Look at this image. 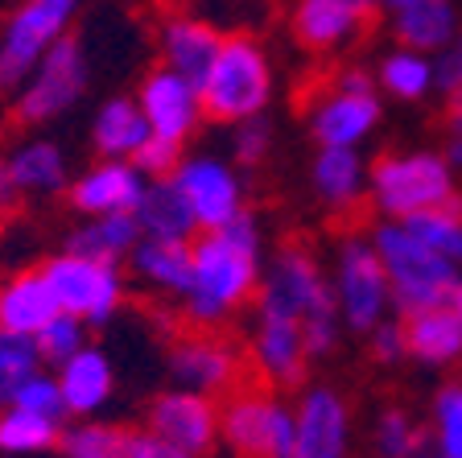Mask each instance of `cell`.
<instances>
[{
    "label": "cell",
    "mask_w": 462,
    "mask_h": 458,
    "mask_svg": "<svg viewBox=\"0 0 462 458\" xmlns=\"http://www.w3.org/2000/svg\"><path fill=\"white\" fill-rule=\"evenodd\" d=\"M388 273L380 265L375 244L364 239H346L338 252V314L346 318V326L359 334H367L388 305Z\"/></svg>",
    "instance_id": "cell-10"
},
{
    "label": "cell",
    "mask_w": 462,
    "mask_h": 458,
    "mask_svg": "<svg viewBox=\"0 0 462 458\" xmlns=\"http://www.w3.org/2000/svg\"><path fill=\"white\" fill-rule=\"evenodd\" d=\"M202 116L215 125H240L248 116H260L273 96V67L269 54L244 33L219 42L211 70L199 87Z\"/></svg>",
    "instance_id": "cell-2"
},
{
    "label": "cell",
    "mask_w": 462,
    "mask_h": 458,
    "mask_svg": "<svg viewBox=\"0 0 462 458\" xmlns=\"http://www.w3.org/2000/svg\"><path fill=\"white\" fill-rule=\"evenodd\" d=\"M170 178H173V186L182 191V199L190 202L199 231L223 228V223H231L244 210L240 178H236L231 165H223L219 157H182Z\"/></svg>",
    "instance_id": "cell-13"
},
{
    "label": "cell",
    "mask_w": 462,
    "mask_h": 458,
    "mask_svg": "<svg viewBox=\"0 0 462 458\" xmlns=\"http://www.w3.org/2000/svg\"><path fill=\"white\" fill-rule=\"evenodd\" d=\"M401 223L417 239H425L433 252H442L450 265L462 268V199L458 194H450L446 202H438L430 210H417V215H409Z\"/></svg>",
    "instance_id": "cell-30"
},
{
    "label": "cell",
    "mask_w": 462,
    "mask_h": 458,
    "mask_svg": "<svg viewBox=\"0 0 462 458\" xmlns=\"http://www.w3.org/2000/svg\"><path fill=\"white\" fill-rule=\"evenodd\" d=\"M46 368L38 355V343L29 334H17V331H5L0 326V405H9V397L17 392L21 380Z\"/></svg>",
    "instance_id": "cell-32"
},
{
    "label": "cell",
    "mask_w": 462,
    "mask_h": 458,
    "mask_svg": "<svg viewBox=\"0 0 462 458\" xmlns=\"http://www.w3.org/2000/svg\"><path fill=\"white\" fill-rule=\"evenodd\" d=\"M125 458H199V454H186L182 446H173V442L157 438L149 430H128Z\"/></svg>",
    "instance_id": "cell-40"
},
{
    "label": "cell",
    "mask_w": 462,
    "mask_h": 458,
    "mask_svg": "<svg viewBox=\"0 0 462 458\" xmlns=\"http://www.w3.org/2000/svg\"><path fill=\"white\" fill-rule=\"evenodd\" d=\"M269 145H273V133H269V120H260V116H248L236 125V162L240 165H260L269 157Z\"/></svg>",
    "instance_id": "cell-39"
},
{
    "label": "cell",
    "mask_w": 462,
    "mask_h": 458,
    "mask_svg": "<svg viewBox=\"0 0 462 458\" xmlns=\"http://www.w3.org/2000/svg\"><path fill=\"white\" fill-rule=\"evenodd\" d=\"M375 252L388 273V294L401 305V314L409 310H425V305H446L458 289V265L433 252L425 239H417L404 223H384L375 231Z\"/></svg>",
    "instance_id": "cell-3"
},
{
    "label": "cell",
    "mask_w": 462,
    "mask_h": 458,
    "mask_svg": "<svg viewBox=\"0 0 462 458\" xmlns=\"http://www.w3.org/2000/svg\"><path fill=\"white\" fill-rule=\"evenodd\" d=\"M83 0H17V9L0 25V91H13L38 58L70 33Z\"/></svg>",
    "instance_id": "cell-6"
},
{
    "label": "cell",
    "mask_w": 462,
    "mask_h": 458,
    "mask_svg": "<svg viewBox=\"0 0 462 458\" xmlns=\"http://www.w3.org/2000/svg\"><path fill=\"white\" fill-rule=\"evenodd\" d=\"M359 182H364V165H359L356 149L351 145H322L314 162V186L318 194L330 202V207H343L359 194Z\"/></svg>",
    "instance_id": "cell-31"
},
{
    "label": "cell",
    "mask_w": 462,
    "mask_h": 458,
    "mask_svg": "<svg viewBox=\"0 0 462 458\" xmlns=\"http://www.w3.org/2000/svg\"><path fill=\"white\" fill-rule=\"evenodd\" d=\"M144 136H149V125H144L136 99H128V96L104 99L96 120H91V149L99 157H125V162H133V153L141 149Z\"/></svg>",
    "instance_id": "cell-26"
},
{
    "label": "cell",
    "mask_w": 462,
    "mask_h": 458,
    "mask_svg": "<svg viewBox=\"0 0 462 458\" xmlns=\"http://www.w3.org/2000/svg\"><path fill=\"white\" fill-rule=\"evenodd\" d=\"M375 454L380 458H425L430 454V434L409 413L388 409L380 417V425H375Z\"/></svg>",
    "instance_id": "cell-34"
},
{
    "label": "cell",
    "mask_w": 462,
    "mask_h": 458,
    "mask_svg": "<svg viewBox=\"0 0 462 458\" xmlns=\"http://www.w3.org/2000/svg\"><path fill=\"white\" fill-rule=\"evenodd\" d=\"M372 351H375V360H384V363H393V360H401V355H409L404 351V331H401V322H380L372 326Z\"/></svg>",
    "instance_id": "cell-41"
},
{
    "label": "cell",
    "mask_w": 462,
    "mask_h": 458,
    "mask_svg": "<svg viewBox=\"0 0 462 458\" xmlns=\"http://www.w3.org/2000/svg\"><path fill=\"white\" fill-rule=\"evenodd\" d=\"M454 5L450 0H417L409 9L396 13V38L404 50H446L454 38Z\"/></svg>",
    "instance_id": "cell-28"
},
{
    "label": "cell",
    "mask_w": 462,
    "mask_h": 458,
    "mask_svg": "<svg viewBox=\"0 0 462 458\" xmlns=\"http://www.w3.org/2000/svg\"><path fill=\"white\" fill-rule=\"evenodd\" d=\"M298 417V434H293V458H346V434H351V417L338 392L314 388L306 392Z\"/></svg>",
    "instance_id": "cell-18"
},
{
    "label": "cell",
    "mask_w": 462,
    "mask_h": 458,
    "mask_svg": "<svg viewBox=\"0 0 462 458\" xmlns=\"http://www.w3.org/2000/svg\"><path fill=\"white\" fill-rule=\"evenodd\" d=\"M372 194L388 215L409 220L450 199L454 170L442 153H384L372 165Z\"/></svg>",
    "instance_id": "cell-7"
},
{
    "label": "cell",
    "mask_w": 462,
    "mask_h": 458,
    "mask_svg": "<svg viewBox=\"0 0 462 458\" xmlns=\"http://www.w3.org/2000/svg\"><path fill=\"white\" fill-rule=\"evenodd\" d=\"M136 223H141V236L153 239H194V231H199L190 202L173 186V178L144 182V194L136 202Z\"/></svg>",
    "instance_id": "cell-25"
},
{
    "label": "cell",
    "mask_w": 462,
    "mask_h": 458,
    "mask_svg": "<svg viewBox=\"0 0 462 458\" xmlns=\"http://www.w3.org/2000/svg\"><path fill=\"white\" fill-rule=\"evenodd\" d=\"M54 380H58L62 401H67V413L79 421V417H96V413L107 409V401H112V392H116V368L107 360V351L87 343L67 363H58Z\"/></svg>",
    "instance_id": "cell-19"
},
{
    "label": "cell",
    "mask_w": 462,
    "mask_h": 458,
    "mask_svg": "<svg viewBox=\"0 0 462 458\" xmlns=\"http://www.w3.org/2000/svg\"><path fill=\"white\" fill-rule=\"evenodd\" d=\"M178 162H182V145L170 141V136H157V133L144 136L141 149L133 153V165L144 178H170L178 170Z\"/></svg>",
    "instance_id": "cell-38"
},
{
    "label": "cell",
    "mask_w": 462,
    "mask_h": 458,
    "mask_svg": "<svg viewBox=\"0 0 462 458\" xmlns=\"http://www.w3.org/2000/svg\"><path fill=\"white\" fill-rule=\"evenodd\" d=\"M87 334H91V326H87L83 318L67 314V310H58V314L50 318L38 334H33V343H38L42 363H46V368H58V363H67L70 355L83 351V347L91 343Z\"/></svg>",
    "instance_id": "cell-33"
},
{
    "label": "cell",
    "mask_w": 462,
    "mask_h": 458,
    "mask_svg": "<svg viewBox=\"0 0 462 458\" xmlns=\"http://www.w3.org/2000/svg\"><path fill=\"white\" fill-rule=\"evenodd\" d=\"M298 417L269 392H231L219 409V438L236 458H293Z\"/></svg>",
    "instance_id": "cell-8"
},
{
    "label": "cell",
    "mask_w": 462,
    "mask_h": 458,
    "mask_svg": "<svg viewBox=\"0 0 462 458\" xmlns=\"http://www.w3.org/2000/svg\"><path fill=\"white\" fill-rule=\"evenodd\" d=\"M144 430L157 438L182 446L186 454H211V446L219 442V405L207 392L194 388H170L157 392L144 413Z\"/></svg>",
    "instance_id": "cell-9"
},
{
    "label": "cell",
    "mask_w": 462,
    "mask_h": 458,
    "mask_svg": "<svg viewBox=\"0 0 462 458\" xmlns=\"http://www.w3.org/2000/svg\"><path fill=\"white\" fill-rule=\"evenodd\" d=\"M375 120H380V99L351 96V91H338L335 87V96L322 99L310 128H314L318 145H356Z\"/></svg>",
    "instance_id": "cell-27"
},
{
    "label": "cell",
    "mask_w": 462,
    "mask_h": 458,
    "mask_svg": "<svg viewBox=\"0 0 462 458\" xmlns=\"http://www.w3.org/2000/svg\"><path fill=\"white\" fill-rule=\"evenodd\" d=\"M409 5H417V0H380V9H393V13L409 9Z\"/></svg>",
    "instance_id": "cell-47"
},
{
    "label": "cell",
    "mask_w": 462,
    "mask_h": 458,
    "mask_svg": "<svg viewBox=\"0 0 462 458\" xmlns=\"http://www.w3.org/2000/svg\"><path fill=\"white\" fill-rule=\"evenodd\" d=\"M136 107H141L149 133L170 136V141H178V145L190 141L194 128L207 120V116H202L199 87L170 67H157L141 79V87H136Z\"/></svg>",
    "instance_id": "cell-12"
},
{
    "label": "cell",
    "mask_w": 462,
    "mask_h": 458,
    "mask_svg": "<svg viewBox=\"0 0 462 458\" xmlns=\"http://www.w3.org/2000/svg\"><path fill=\"white\" fill-rule=\"evenodd\" d=\"M13 202H17V191H13L9 170H5V157H0V210H9Z\"/></svg>",
    "instance_id": "cell-45"
},
{
    "label": "cell",
    "mask_w": 462,
    "mask_h": 458,
    "mask_svg": "<svg viewBox=\"0 0 462 458\" xmlns=\"http://www.w3.org/2000/svg\"><path fill=\"white\" fill-rule=\"evenodd\" d=\"M335 87H338V91H351V96H375V79L367 75V70H359V67L343 70Z\"/></svg>",
    "instance_id": "cell-43"
},
{
    "label": "cell",
    "mask_w": 462,
    "mask_h": 458,
    "mask_svg": "<svg viewBox=\"0 0 462 458\" xmlns=\"http://www.w3.org/2000/svg\"><path fill=\"white\" fill-rule=\"evenodd\" d=\"M144 173L125 157H99L67 186V199L79 215H107V210H136L144 194Z\"/></svg>",
    "instance_id": "cell-16"
},
{
    "label": "cell",
    "mask_w": 462,
    "mask_h": 458,
    "mask_svg": "<svg viewBox=\"0 0 462 458\" xmlns=\"http://www.w3.org/2000/svg\"><path fill=\"white\" fill-rule=\"evenodd\" d=\"M380 83L393 91L396 99H421L430 91V62H425L417 50H396V54L384 58L380 67Z\"/></svg>",
    "instance_id": "cell-35"
},
{
    "label": "cell",
    "mask_w": 462,
    "mask_h": 458,
    "mask_svg": "<svg viewBox=\"0 0 462 458\" xmlns=\"http://www.w3.org/2000/svg\"><path fill=\"white\" fill-rule=\"evenodd\" d=\"M87 83H91V62L83 42L75 33H62L38 58V67L13 87V120L25 128L54 125L87 96Z\"/></svg>",
    "instance_id": "cell-4"
},
{
    "label": "cell",
    "mask_w": 462,
    "mask_h": 458,
    "mask_svg": "<svg viewBox=\"0 0 462 458\" xmlns=\"http://www.w3.org/2000/svg\"><path fill=\"white\" fill-rule=\"evenodd\" d=\"M62 438V421L29 413L21 405H0V450L5 454H42L58 450Z\"/></svg>",
    "instance_id": "cell-29"
},
{
    "label": "cell",
    "mask_w": 462,
    "mask_h": 458,
    "mask_svg": "<svg viewBox=\"0 0 462 458\" xmlns=\"http://www.w3.org/2000/svg\"><path fill=\"white\" fill-rule=\"evenodd\" d=\"M433 442L438 458H462V384H446L433 401Z\"/></svg>",
    "instance_id": "cell-36"
},
{
    "label": "cell",
    "mask_w": 462,
    "mask_h": 458,
    "mask_svg": "<svg viewBox=\"0 0 462 458\" xmlns=\"http://www.w3.org/2000/svg\"><path fill=\"white\" fill-rule=\"evenodd\" d=\"M141 244V223L136 210H107V215H83L75 231L67 236V248L79 257H96L107 265L128 260V252Z\"/></svg>",
    "instance_id": "cell-23"
},
{
    "label": "cell",
    "mask_w": 462,
    "mask_h": 458,
    "mask_svg": "<svg viewBox=\"0 0 462 458\" xmlns=\"http://www.w3.org/2000/svg\"><path fill=\"white\" fill-rule=\"evenodd\" d=\"M223 33L202 17L190 13H170L157 29V50H162V67L178 70L182 79H190L194 87H202L207 70H211L215 54H219Z\"/></svg>",
    "instance_id": "cell-17"
},
{
    "label": "cell",
    "mask_w": 462,
    "mask_h": 458,
    "mask_svg": "<svg viewBox=\"0 0 462 458\" xmlns=\"http://www.w3.org/2000/svg\"><path fill=\"white\" fill-rule=\"evenodd\" d=\"M454 54H458V67H462V38H458V50H454Z\"/></svg>",
    "instance_id": "cell-49"
},
{
    "label": "cell",
    "mask_w": 462,
    "mask_h": 458,
    "mask_svg": "<svg viewBox=\"0 0 462 458\" xmlns=\"http://www.w3.org/2000/svg\"><path fill=\"white\" fill-rule=\"evenodd\" d=\"M450 305L458 310V318H462V281H458V289H454V297H450Z\"/></svg>",
    "instance_id": "cell-48"
},
{
    "label": "cell",
    "mask_w": 462,
    "mask_h": 458,
    "mask_svg": "<svg viewBox=\"0 0 462 458\" xmlns=\"http://www.w3.org/2000/svg\"><path fill=\"white\" fill-rule=\"evenodd\" d=\"M446 107H442V125L450 136H462V91H454V96H442Z\"/></svg>",
    "instance_id": "cell-44"
},
{
    "label": "cell",
    "mask_w": 462,
    "mask_h": 458,
    "mask_svg": "<svg viewBox=\"0 0 462 458\" xmlns=\"http://www.w3.org/2000/svg\"><path fill=\"white\" fill-rule=\"evenodd\" d=\"M9 405H21V409L42 413V417H54V421H62V425L70 421L67 401H62V392H58L54 372H46V368H38L29 380H21L17 392L9 397Z\"/></svg>",
    "instance_id": "cell-37"
},
{
    "label": "cell",
    "mask_w": 462,
    "mask_h": 458,
    "mask_svg": "<svg viewBox=\"0 0 462 458\" xmlns=\"http://www.w3.org/2000/svg\"><path fill=\"white\" fill-rule=\"evenodd\" d=\"M260 289V231L248 210L190 239V285L182 310L194 326H219Z\"/></svg>",
    "instance_id": "cell-1"
},
{
    "label": "cell",
    "mask_w": 462,
    "mask_h": 458,
    "mask_svg": "<svg viewBox=\"0 0 462 458\" xmlns=\"http://www.w3.org/2000/svg\"><path fill=\"white\" fill-rule=\"evenodd\" d=\"M401 331H404V351L433 363V368L438 363H454L462 355V318L450 302L409 310Z\"/></svg>",
    "instance_id": "cell-22"
},
{
    "label": "cell",
    "mask_w": 462,
    "mask_h": 458,
    "mask_svg": "<svg viewBox=\"0 0 462 458\" xmlns=\"http://www.w3.org/2000/svg\"><path fill=\"white\" fill-rule=\"evenodd\" d=\"M42 273H46L50 289H54L58 310L83 318L87 326H107L116 318V310L125 305V273H120V265L62 248L42 265Z\"/></svg>",
    "instance_id": "cell-5"
},
{
    "label": "cell",
    "mask_w": 462,
    "mask_h": 458,
    "mask_svg": "<svg viewBox=\"0 0 462 458\" xmlns=\"http://www.w3.org/2000/svg\"><path fill=\"white\" fill-rule=\"evenodd\" d=\"M252 360L256 372L277 388H298L306 376V339H301V318L285 305L260 302L256 297V331H252Z\"/></svg>",
    "instance_id": "cell-11"
},
{
    "label": "cell",
    "mask_w": 462,
    "mask_h": 458,
    "mask_svg": "<svg viewBox=\"0 0 462 458\" xmlns=\"http://www.w3.org/2000/svg\"><path fill=\"white\" fill-rule=\"evenodd\" d=\"M446 165H450V170H462V136H450V141H446Z\"/></svg>",
    "instance_id": "cell-46"
},
{
    "label": "cell",
    "mask_w": 462,
    "mask_h": 458,
    "mask_svg": "<svg viewBox=\"0 0 462 458\" xmlns=\"http://www.w3.org/2000/svg\"><path fill=\"white\" fill-rule=\"evenodd\" d=\"M170 376L178 388H194V392H227L240 376V360L223 339L215 334H182L170 347Z\"/></svg>",
    "instance_id": "cell-15"
},
{
    "label": "cell",
    "mask_w": 462,
    "mask_h": 458,
    "mask_svg": "<svg viewBox=\"0 0 462 458\" xmlns=\"http://www.w3.org/2000/svg\"><path fill=\"white\" fill-rule=\"evenodd\" d=\"M54 314H58V302L42 268H21V273L0 281V326L5 331H17L33 339Z\"/></svg>",
    "instance_id": "cell-21"
},
{
    "label": "cell",
    "mask_w": 462,
    "mask_h": 458,
    "mask_svg": "<svg viewBox=\"0 0 462 458\" xmlns=\"http://www.w3.org/2000/svg\"><path fill=\"white\" fill-rule=\"evenodd\" d=\"M5 170H9L17 199H46V194H62L70 186L67 153L58 141H46V136L21 141L17 149L5 153Z\"/></svg>",
    "instance_id": "cell-20"
},
{
    "label": "cell",
    "mask_w": 462,
    "mask_h": 458,
    "mask_svg": "<svg viewBox=\"0 0 462 458\" xmlns=\"http://www.w3.org/2000/svg\"><path fill=\"white\" fill-rule=\"evenodd\" d=\"M375 13H380V0H298L289 29L298 46L327 54L356 33H367L375 25Z\"/></svg>",
    "instance_id": "cell-14"
},
{
    "label": "cell",
    "mask_w": 462,
    "mask_h": 458,
    "mask_svg": "<svg viewBox=\"0 0 462 458\" xmlns=\"http://www.w3.org/2000/svg\"><path fill=\"white\" fill-rule=\"evenodd\" d=\"M430 83L442 91V96H454L462 91V67H458V54H438V62L430 67Z\"/></svg>",
    "instance_id": "cell-42"
},
{
    "label": "cell",
    "mask_w": 462,
    "mask_h": 458,
    "mask_svg": "<svg viewBox=\"0 0 462 458\" xmlns=\"http://www.w3.org/2000/svg\"><path fill=\"white\" fill-rule=\"evenodd\" d=\"M128 268L144 285H153L157 294L182 297L186 285H190V239L141 236V244L128 252Z\"/></svg>",
    "instance_id": "cell-24"
}]
</instances>
